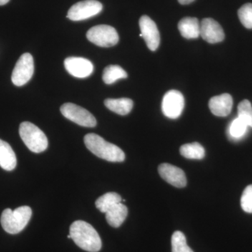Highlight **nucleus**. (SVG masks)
<instances>
[{
	"label": "nucleus",
	"instance_id": "f257e3e1",
	"mask_svg": "<svg viewBox=\"0 0 252 252\" xmlns=\"http://www.w3.org/2000/svg\"><path fill=\"white\" fill-rule=\"evenodd\" d=\"M69 235L78 247L89 252L102 248L100 237L94 227L84 220H76L69 228Z\"/></svg>",
	"mask_w": 252,
	"mask_h": 252
},
{
	"label": "nucleus",
	"instance_id": "f03ea898",
	"mask_svg": "<svg viewBox=\"0 0 252 252\" xmlns=\"http://www.w3.org/2000/svg\"><path fill=\"white\" fill-rule=\"evenodd\" d=\"M86 147L97 157L109 162H123L125 154L115 144L109 143L97 134H87L84 137Z\"/></svg>",
	"mask_w": 252,
	"mask_h": 252
},
{
	"label": "nucleus",
	"instance_id": "7ed1b4c3",
	"mask_svg": "<svg viewBox=\"0 0 252 252\" xmlns=\"http://www.w3.org/2000/svg\"><path fill=\"white\" fill-rule=\"evenodd\" d=\"M32 214L31 208L28 206L19 207L15 210L6 209L1 214V226L6 233L17 234L26 228Z\"/></svg>",
	"mask_w": 252,
	"mask_h": 252
},
{
	"label": "nucleus",
	"instance_id": "20e7f679",
	"mask_svg": "<svg viewBox=\"0 0 252 252\" xmlns=\"http://www.w3.org/2000/svg\"><path fill=\"white\" fill-rule=\"evenodd\" d=\"M19 134L21 139L31 152L41 153L48 147V139L37 126L31 122H23L20 125Z\"/></svg>",
	"mask_w": 252,
	"mask_h": 252
},
{
	"label": "nucleus",
	"instance_id": "39448f33",
	"mask_svg": "<svg viewBox=\"0 0 252 252\" xmlns=\"http://www.w3.org/2000/svg\"><path fill=\"white\" fill-rule=\"evenodd\" d=\"M87 39L100 47H112L119 42V37L115 28L107 25L91 28L86 34Z\"/></svg>",
	"mask_w": 252,
	"mask_h": 252
},
{
	"label": "nucleus",
	"instance_id": "423d86ee",
	"mask_svg": "<svg viewBox=\"0 0 252 252\" xmlns=\"http://www.w3.org/2000/svg\"><path fill=\"white\" fill-rule=\"evenodd\" d=\"M61 112L64 117L84 127H94L97 125L94 116L80 106L73 103H65L61 107Z\"/></svg>",
	"mask_w": 252,
	"mask_h": 252
},
{
	"label": "nucleus",
	"instance_id": "0eeeda50",
	"mask_svg": "<svg viewBox=\"0 0 252 252\" xmlns=\"http://www.w3.org/2000/svg\"><path fill=\"white\" fill-rule=\"evenodd\" d=\"M34 60L29 53H26L18 59L11 75V81L16 86H22L31 80L34 74Z\"/></svg>",
	"mask_w": 252,
	"mask_h": 252
},
{
	"label": "nucleus",
	"instance_id": "6e6552de",
	"mask_svg": "<svg viewBox=\"0 0 252 252\" xmlns=\"http://www.w3.org/2000/svg\"><path fill=\"white\" fill-rule=\"evenodd\" d=\"M102 4L97 0H84L73 5L68 11L67 17L73 21L88 19L99 14Z\"/></svg>",
	"mask_w": 252,
	"mask_h": 252
},
{
	"label": "nucleus",
	"instance_id": "1a4fd4ad",
	"mask_svg": "<svg viewBox=\"0 0 252 252\" xmlns=\"http://www.w3.org/2000/svg\"><path fill=\"white\" fill-rule=\"evenodd\" d=\"M185 103V97L182 93L176 90L168 91L162 98V113L169 119H177L183 112Z\"/></svg>",
	"mask_w": 252,
	"mask_h": 252
},
{
	"label": "nucleus",
	"instance_id": "9d476101",
	"mask_svg": "<svg viewBox=\"0 0 252 252\" xmlns=\"http://www.w3.org/2000/svg\"><path fill=\"white\" fill-rule=\"evenodd\" d=\"M139 24L141 31L140 36L143 37L151 51H156L160 44V38L155 22L149 16H142L140 18Z\"/></svg>",
	"mask_w": 252,
	"mask_h": 252
},
{
	"label": "nucleus",
	"instance_id": "9b49d317",
	"mask_svg": "<svg viewBox=\"0 0 252 252\" xmlns=\"http://www.w3.org/2000/svg\"><path fill=\"white\" fill-rule=\"evenodd\" d=\"M64 67L73 77L86 78L94 72V67L89 60L81 57H69L64 60Z\"/></svg>",
	"mask_w": 252,
	"mask_h": 252
},
{
	"label": "nucleus",
	"instance_id": "f8f14e48",
	"mask_svg": "<svg viewBox=\"0 0 252 252\" xmlns=\"http://www.w3.org/2000/svg\"><path fill=\"white\" fill-rule=\"evenodd\" d=\"M159 175L162 180L177 188L187 186V177L185 172L179 167L169 163H162L158 166Z\"/></svg>",
	"mask_w": 252,
	"mask_h": 252
},
{
	"label": "nucleus",
	"instance_id": "ddd939ff",
	"mask_svg": "<svg viewBox=\"0 0 252 252\" xmlns=\"http://www.w3.org/2000/svg\"><path fill=\"white\" fill-rule=\"evenodd\" d=\"M200 35L210 44H216L224 39L225 34L220 23L212 18H204L200 24Z\"/></svg>",
	"mask_w": 252,
	"mask_h": 252
},
{
	"label": "nucleus",
	"instance_id": "4468645a",
	"mask_svg": "<svg viewBox=\"0 0 252 252\" xmlns=\"http://www.w3.org/2000/svg\"><path fill=\"white\" fill-rule=\"evenodd\" d=\"M233 98L230 94L215 96L210 99L209 107L214 115L225 117L229 115L233 107Z\"/></svg>",
	"mask_w": 252,
	"mask_h": 252
},
{
	"label": "nucleus",
	"instance_id": "2eb2a0df",
	"mask_svg": "<svg viewBox=\"0 0 252 252\" xmlns=\"http://www.w3.org/2000/svg\"><path fill=\"white\" fill-rule=\"evenodd\" d=\"M178 29L186 39H197L200 35V25L196 18H182L178 23Z\"/></svg>",
	"mask_w": 252,
	"mask_h": 252
},
{
	"label": "nucleus",
	"instance_id": "dca6fc26",
	"mask_svg": "<svg viewBox=\"0 0 252 252\" xmlns=\"http://www.w3.org/2000/svg\"><path fill=\"white\" fill-rule=\"evenodd\" d=\"M17 165L16 156L11 146L0 139V167L6 171L14 170Z\"/></svg>",
	"mask_w": 252,
	"mask_h": 252
},
{
	"label": "nucleus",
	"instance_id": "f3484780",
	"mask_svg": "<svg viewBox=\"0 0 252 252\" xmlns=\"http://www.w3.org/2000/svg\"><path fill=\"white\" fill-rule=\"evenodd\" d=\"M128 210L127 207L122 203L117 204L106 212L105 217L107 223L114 228H119L124 223L127 216Z\"/></svg>",
	"mask_w": 252,
	"mask_h": 252
},
{
	"label": "nucleus",
	"instance_id": "a211bd4d",
	"mask_svg": "<svg viewBox=\"0 0 252 252\" xmlns=\"http://www.w3.org/2000/svg\"><path fill=\"white\" fill-rule=\"evenodd\" d=\"M104 104L109 110L122 116L128 114L133 107V102L132 99L125 98V97L119 99H107L104 100Z\"/></svg>",
	"mask_w": 252,
	"mask_h": 252
},
{
	"label": "nucleus",
	"instance_id": "6ab92c4d",
	"mask_svg": "<svg viewBox=\"0 0 252 252\" xmlns=\"http://www.w3.org/2000/svg\"><path fill=\"white\" fill-rule=\"evenodd\" d=\"M122 198L119 194L115 192H109L97 199L95 206L99 211L102 213H106L111 207L118 203H122Z\"/></svg>",
	"mask_w": 252,
	"mask_h": 252
},
{
	"label": "nucleus",
	"instance_id": "aec40b11",
	"mask_svg": "<svg viewBox=\"0 0 252 252\" xmlns=\"http://www.w3.org/2000/svg\"><path fill=\"white\" fill-rule=\"evenodd\" d=\"M180 154L186 158L201 160L205 157V152L201 144L193 142L182 145L180 148Z\"/></svg>",
	"mask_w": 252,
	"mask_h": 252
},
{
	"label": "nucleus",
	"instance_id": "412c9836",
	"mask_svg": "<svg viewBox=\"0 0 252 252\" xmlns=\"http://www.w3.org/2000/svg\"><path fill=\"white\" fill-rule=\"evenodd\" d=\"M127 72L119 65H109L104 68L102 79L106 84H112L119 79H126Z\"/></svg>",
	"mask_w": 252,
	"mask_h": 252
},
{
	"label": "nucleus",
	"instance_id": "4be33fe9",
	"mask_svg": "<svg viewBox=\"0 0 252 252\" xmlns=\"http://www.w3.org/2000/svg\"><path fill=\"white\" fill-rule=\"evenodd\" d=\"M249 126L241 119L237 117L231 123L228 127V135L230 138L238 140L246 134Z\"/></svg>",
	"mask_w": 252,
	"mask_h": 252
},
{
	"label": "nucleus",
	"instance_id": "5701e85b",
	"mask_svg": "<svg viewBox=\"0 0 252 252\" xmlns=\"http://www.w3.org/2000/svg\"><path fill=\"white\" fill-rule=\"evenodd\" d=\"M172 252H193L187 243L185 234L176 231L172 236Z\"/></svg>",
	"mask_w": 252,
	"mask_h": 252
},
{
	"label": "nucleus",
	"instance_id": "b1692460",
	"mask_svg": "<svg viewBox=\"0 0 252 252\" xmlns=\"http://www.w3.org/2000/svg\"><path fill=\"white\" fill-rule=\"evenodd\" d=\"M238 117L246 123L249 127H252V106L248 99H245L238 104Z\"/></svg>",
	"mask_w": 252,
	"mask_h": 252
},
{
	"label": "nucleus",
	"instance_id": "393cba45",
	"mask_svg": "<svg viewBox=\"0 0 252 252\" xmlns=\"http://www.w3.org/2000/svg\"><path fill=\"white\" fill-rule=\"evenodd\" d=\"M238 17L240 22L248 29H252V4H244L238 10Z\"/></svg>",
	"mask_w": 252,
	"mask_h": 252
},
{
	"label": "nucleus",
	"instance_id": "a878e982",
	"mask_svg": "<svg viewBox=\"0 0 252 252\" xmlns=\"http://www.w3.org/2000/svg\"><path fill=\"white\" fill-rule=\"evenodd\" d=\"M242 209L247 213H252V185L244 190L240 200Z\"/></svg>",
	"mask_w": 252,
	"mask_h": 252
},
{
	"label": "nucleus",
	"instance_id": "bb28decb",
	"mask_svg": "<svg viewBox=\"0 0 252 252\" xmlns=\"http://www.w3.org/2000/svg\"><path fill=\"white\" fill-rule=\"evenodd\" d=\"M194 0H178L179 2L183 5L190 4Z\"/></svg>",
	"mask_w": 252,
	"mask_h": 252
},
{
	"label": "nucleus",
	"instance_id": "cd10ccee",
	"mask_svg": "<svg viewBox=\"0 0 252 252\" xmlns=\"http://www.w3.org/2000/svg\"><path fill=\"white\" fill-rule=\"evenodd\" d=\"M10 0H0V6H2V5H4L7 4Z\"/></svg>",
	"mask_w": 252,
	"mask_h": 252
},
{
	"label": "nucleus",
	"instance_id": "c85d7f7f",
	"mask_svg": "<svg viewBox=\"0 0 252 252\" xmlns=\"http://www.w3.org/2000/svg\"><path fill=\"white\" fill-rule=\"evenodd\" d=\"M67 238H68V239H71V238H71V235H67Z\"/></svg>",
	"mask_w": 252,
	"mask_h": 252
}]
</instances>
